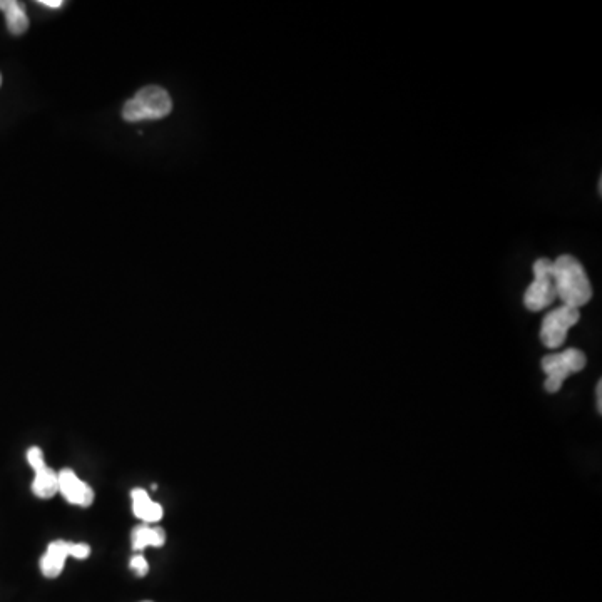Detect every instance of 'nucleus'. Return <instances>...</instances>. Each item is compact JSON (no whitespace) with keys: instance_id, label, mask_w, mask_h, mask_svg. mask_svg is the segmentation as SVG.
Returning a JSON list of instances; mask_svg holds the SVG:
<instances>
[{"instance_id":"nucleus-7","label":"nucleus","mask_w":602,"mask_h":602,"mask_svg":"<svg viewBox=\"0 0 602 602\" xmlns=\"http://www.w3.org/2000/svg\"><path fill=\"white\" fill-rule=\"evenodd\" d=\"M67 557H71V542L56 541L47 547V552L41 559V572L47 579L61 576L66 566Z\"/></svg>"},{"instance_id":"nucleus-3","label":"nucleus","mask_w":602,"mask_h":602,"mask_svg":"<svg viewBox=\"0 0 602 602\" xmlns=\"http://www.w3.org/2000/svg\"><path fill=\"white\" fill-rule=\"evenodd\" d=\"M586 363V355L577 348H567L564 352L552 353L542 358L541 367L546 373V382H544L546 392H559L566 378L582 372L586 368Z\"/></svg>"},{"instance_id":"nucleus-17","label":"nucleus","mask_w":602,"mask_h":602,"mask_svg":"<svg viewBox=\"0 0 602 602\" xmlns=\"http://www.w3.org/2000/svg\"><path fill=\"white\" fill-rule=\"evenodd\" d=\"M0 86H2V76H0Z\"/></svg>"},{"instance_id":"nucleus-11","label":"nucleus","mask_w":602,"mask_h":602,"mask_svg":"<svg viewBox=\"0 0 602 602\" xmlns=\"http://www.w3.org/2000/svg\"><path fill=\"white\" fill-rule=\"evenodd\" d=\"M164 542H166V532L161 527L141 526L134 529V551H143L146 547H163Z\"/></svg>"},{"instance_id":"nucleus-8","label":"nucleus","mask_w":602,"mask_h":602,"mask_svg":"<svg viewBox=\"0 0 602 602\" xmlns=\"http://www.w3.org/2000/svg\"><path fill=\"white\" fill-rule=\"evenodd\" d=\"M131 497H133L134 516L143 519L148 524L161 521L164 512L163 507L159 506L158 502L151 500L146 490L134 489Z\"/></svg>"},{"instance_id":"nucleus-1","label":"nucleus","mask_w":602,"mask_h":602,"mask_svg":"<svg viewBox=\"0 0 602 602\" xmlns=\"http://www.w3.org/2000/svg\"><path fill=\"white\" fill-rule=\"evenodd\" d=\"M552 281L557 298L564 307L581 310L592 298V285L581 261L571 255H562L552 261Z\"/></svg>"},{"instance_id":"nucleus-14","label":"nucleus","mask_w":602,"mask_h":602,"mask_svg":"<svg viewBox=\"0 0 602 602\" xmlns=\"http://www.w3.org/2000/svg\"><path fill=\"white\" fill-rule=\"evenodd\" d=\"M91 554V547L87 544H71V556L76 559H87Z\"/></svg>"},{"instance_id":"nucleus-6","label":"nucleus","mask_w":602,"mask_h":602,"mask_svg":"<svg viewBox=\"0 0 602 602\" xmlns=\"http://www.w3.org/2000/svg\"><path fill=\"white\" fill-rule=\"evenodd\" d=\"M59 492L64 495L67 502L74 506L89 507L94 502V490L91 485L77 477L76 472L64 469L59 472Z\"/></svg>"},{"instance_id":"nucleus-13","label":"nucleus","mask_w":602,"mask_h":602,"mask_svg":"<svg viewBox=\"0 0 602 602\" xmlns=\"http://www.w3.org/2000/svg\"><path fill=\"white\" fill-rule=\"evenodd\" d=\"M129 566H131V569H133L134 574H136V576L138 577H144L146 576V574H148V561H146V559H144V556H141V554H138V556H134L133 559H131V562H129Z\"/></svg>"},{"instance_id":"nucleus-9","label":"nucleus","mask_w":602,"mask_h":602,"mask_svg":"<svg viewBox=\"0 0 602 602\" xmlns=\"http://www.w3.org/2000/svg\"><path fill=\"white\" fill-rule=\"evenodd\" d=\"M0 11L6 14L7 29L14 36H21L29 29V19H27L24 4L16 0H0Z\"/></svg>"},{"instance_id":"nucleus-5","label":"nucleus","mask_w":602,"mask_h":602,"mask_svg":"<svg viewBox=\"0 0 602 602\" xmlns=\"http://www.w3.org/2000/svg\"><path fill=\"white\" fill-rule=\"evenodd\" d=\"M581 320V312L576 308L561 307L547 313L541 325V342L549 350H556L566 342L567 333Z\"/></svg>"},{"instance_id":"nucleus-2","label":"nucleus","mask_w":602,"mask_h":602,"mask_svg":"<svg viewBox=\"0 0 602 602\" xmlns=\"http://www.w3.org/2000/svg\"><path fill=\"white\" fill-rule=\"evenodd\" d=\"M173 103L168 92L163 87H143L138 94L124 104L123 118L128 123H141V121H154L163 119L171 113Z\"/></svg>"},{"instance_id":"nucleus-10","label":"nucleus","mask_w":602,"mask_h":602,"mask_svg":"<svg viewBox=\"0 0 602 602\" xmlns=\"http://www.w3.org/2000/svg\"><path fill=\"white\" fill-rule=\"evenodd\" d=\"M32 492L39 497V499H51L54 495L59 492V475L49 467L36 472L34 482H32Z\"/></svg>"},{"instance_id":"nucleus-4","label":"nucleus","mask_w":602,"mask_h":602,"mask_svg":"<svg viewBox=\"0 0 602 602\" xmlns=\"http://www.w3.org/2000/svg\"><path fill=\"white\" fill-rule=\"evenodd\" d=\"M534 281L524 293V307L531 312H542L556 300V288L552 281V260L541 258L534 263Z\"/></svg>"},{"instance_id":"nucleus-15","label":"nucleus","mask_w":602,"mask_h":602,"mask_svg":"<svg viewBox=\"0 0 602 602\" xmlns=\"http://www.w3.org/2000/svg\"><path fill=\"white\" fill-rule=\"evenodd\" d=\"M596 409L597 414H602V382L599 380L596 385Z\"/></svg>"},{"instance_id":"nucleus-18","label":"nucleus","mask_w":602,"mask_h":602,"mask_svg":"<svg viewBox=\"0 0 602 602\" xmlns=\"http://www.w3.org/2000/svg\"><path fill=\"white\" fill-rule=\"evenodd\" d=\"M143 602H151V601H143Z\"/></svg>"},{"instance_id":"nucleus-12","label":"nucleus","mask_w":602,"mask_h":602,"mask_svg":"<svg viewBox=\"0 0 602 602\" xmlns=\"http://www.w3.org/2000/svg\"><path fill=\"white\" fill-rule=\"evenodd\" d=\"M27 462H29L34 472H39V470L47 467L46 459H44V454H42V450L39 447L29 449V452H27Z\"/></svg>"},{"instance_id":"nucleus-16","label":"nucleus","mask_w":602,"mask_h":602,"mask_svg":"<svg viewBox=\"0 0 602 602\" xmlns=\"http://www.w3.org/2000/svg\"><path fill=\"white\" fill-rule=\"evenodd\" d=\"M39 4L44 7H49V9H61V7L64 6L62 0H39Z\"/></svg>"}]
</instances>
